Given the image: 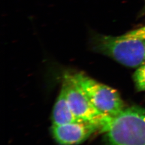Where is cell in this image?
<instances>
[{
    "instance_id": "3957f363",
    "label": "cell",
    "mask_w": 145,
    "mask_h": 145,
    "mask_svg": "<svg viewBox=\"0 0 145 145\" xmlns=\"http://www.w3.org/2000/svg\"><path fill=\"white\" fill-rule=\"evenodd\" d=\"M72 72L94 108L100 114L113 118L125 108L119 93L116 89L99 82L83 72Z\"/></svg>"
},
{
    "instance_id": "5b68a950",
    "label": "cell",
    "mask_w": 145,
    "mask_h": 145,
    "mask_svg": "<svg viewBox=\"0 0 145 145\" xmlns=\"http://www.w3.org/2000/svg\"><path fill=\"white\" fill-rule=\"evenodd\" d=\"M99 131L102 132L99 125L82 121L52 125V127L53 136L60 145H78Z\"/></svg>"
},
{
    "instance_id": "8992f818",
    "label": "cell",
    "mask_w": 145,
    "mask_h": 145,
    "mask_svg": "<svg viewBox=\"0 0 145 145\" xmlns=\"http://www.w3.org/2000/svg\"><path fill=\"white\" fill-rule=\"evenodd\" d=\"M76 121L79 120L76 119L71 110L68 102L66 90L62 86L53 109V125L64 124Z\"/></svg>"
},
{
    "instance_id": "7a4b0ae2",
    "label": "cell",
    "mask_w": 145,
    "mask_h": 145,
    "mask_svg": "<svg viewBox=\"0 0 145 145\" xmlns=\"http://www.w3.org/2000/svg\"><path fill=\"white\" fill-rule=\"evenodd\" d=\"M107 145H145V110L125 108L113 117L104 130Z\"/></svg>"
},
{
    "instance_id": "6da1fadb",
    "label": "cell",
    "mask_w": 145,
    "mask_h": 145,
    "mask_svg": "<svg viewBox=\"0 0 145 145\" xmlns=\"http://www.w3.org/2000/svg\"><path fill=\"white\" fill-rule=\"evenodd\" d=\"M91 51L111 57L125 66L138 68L145 63V26L119 36L90 31Z\"/></svg>"
},
{
    "instance_id": "277c9868",
    "label": "cell",
    "mask_w": 145,
    "mask_h": 145,
    "mask_svg": "<svg viewBox=\"0 0 145 145\" xmlns=\"http://www.w3.org/2000/svg\"><path fill=\"white\" fill-rule=\"evenodd\" d=\"M62 86L66 90L68 103L76 119L99 125L104 132L112 118L104 117L94 108L82 88L74 78L72 71H67L63 73Z\"/></svg>"
},
{
    "instance_id": "52a82bcc",
    "label": "cell",
    "mask_w": 145,
    "mask_h": 145,
    "mask_svg": "<svg viewBox=\"0 0 145 145\" xmlns=\"http://www.w3.org/2000/svg\"><path fill=\"white\" fill-rule=\"evenodd\" d=\"M133 79L137 90L139 91H145V63L137 68Z\"/></svg>"
}]
</instances>
